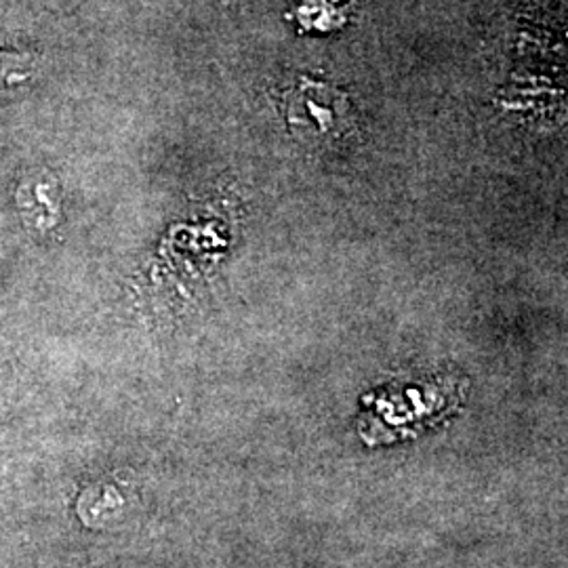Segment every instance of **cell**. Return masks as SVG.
<instances>
[{"instance_id": "3", "label": "cell", "mask_w": 568, "mask_h": 568, "mask_svg": "<svg viewBox=\"0 0 568 568\" xmlns=\"http://www.w3.org/2000/svg\"><path fill=\"white\" fill-rule=\"evenodd\" d=\"M37 60L26 53L0 51V89H18L34 79Z\"/></svg>"}, {"instance_id": "1", "label": "cell", "mask_w": 568, "mask_h": 568, "mask_svg": "<svg viewBox=\"0 0 568 568\" xmlns=\"http://www.w3.org/2000/svg\"><path fill=\"white\" fill-rule=\"evenodd\" d=\"M349 121L342 93L326 84L304 82L288 98V124L310 140L342 135Z\"/></svg>"}, {"instance_id": "2", "label": "cell", "mask_w": 568, "mask_h": 568, "mask_svg": "<svg viewBox=\"0 0 568 568\" xmlns=\"http://www.w3.org/2000/svg\"><path fill=\"white\" fill-rule=\"evenodd\" d=\"M20 211L23 220L37 230H49L58 217V185L53 178L32 175L21 182Z\"/></svg>"}]
</instances>
